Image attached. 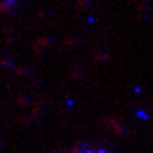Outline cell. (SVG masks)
<instances>
[{
	"instance_id": "6da1fadb",
	"label": "cell",
	"mask_w": 153,
	"mask_h": 153,
	"mask_svg": "<svg viewBox=\"0 0 153 153\" xmlns=\"http://www.w3.org/2000/svg\"><path fill=\"white\" fill-rule=\"evenodd\" d=\"M62 153H110L108 149L103 146H94V144H80V146H73V149H66Z\"/></svg>"
},
{
	"instance_id": "7a4b0ae2",
	"label": "cell",
	"mask_w": 153,
	"mask_h": 153,
	"mask_svg": "<svg viewBox=\"0 0 153 153\" xmlns=\"http://www.w3.org/2000/svg\"><path fill=\"white\" fill-rule=\"evenodd\" d=\"M9 2H14V0H9Z\"/></svg>"
}]
</instances>
